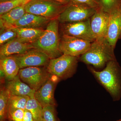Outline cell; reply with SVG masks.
Wrapping results in <instances>:
<instances>
[{"label":"cell","mask_w":121,"mask_h":121,"mask_svg":"<svg viewBox=\"0 0 121 121\" xmlns=\"http://www.w3.org/2000/svg\"><path fill=\"white\" fill-rule=\"evenodd\" d=\"M51 20L43 17L26 12L16 23L14 27L41 29L47 25Z\"/></svg>","instance_id":"ac0fdd59"},{"label":"cell","mask_w":121,"mask_h":121,"mask_svg":"<svg viewBox=\"0 0 121 121\" xmlns=\"http://www.w3.org/2000/svg\"><path fill=\"white\" fill-rule=\"evenodd\" d=\"M59 24L58 17L51 20L43 35L32 44L35 48L43 52L50 59L57 58L63 55L60 48Z\"/></svg>","instance_id":"7a4b0ae2"},{"label":"cell","mask_w":121,"mask_h":121,"mask_svg":"<svg viewBox=\"0 0 121 121\" xmlns=\"http://www.w3.org/2000/svg\"><path fill=\"white\" fill-rule=\"evenodd\" d=\"M114 50L105 38L95 39L79 60L96 68H102L110 61L116 60Z\"/></svg>","instance_id":"3957f363"},{"label":"cell","mask_w":121,"mask_h":121,"mask_svg":"<svg viewBox=\"0 0 121 121\" xmlns=\"http://www.w3.org/2000/svg\"><path fill=\"white\" fill-rule=\"evenodd\" d=\"M43 108L35 97L30 98L27 102L26 109L32 114L34 121H43Z\"/></svg>","instance_id":"ffe728a7"},{"label":"cell","mask_w":121,"mask_h":121,"mask_svg":"<svg viewBox=\"0 0 121 121\" xmlns=\"http://www.w3.org/2000/svg\"><path fill=\"white\" fill-rule=\"evenodd\" d=\"M17 34L12 28L7 29L0 33V46L16 39Z\"/></svg>","instance_id":"d4e9b609"},{"label":"cell","mask_w":121,"mask_h":121,"mask_svg":"<svg viewBox=\"0 0 121 121\" xmlns=\"http://www.w3.org/2000/svg\"><path fill=\"white\" fill-rule=\"evenodd\" d=\"M89 70L114 101L121 99V68L116 60L109 62L101 71L95 70L91 67Z\"/></svg>","instance_id":"6da1fadb"},{"label":"cell","mask_w":121,"mask_h":121,"mask_svg":"<svg viewBox=\"0 0 121 121\" xmlns=\"http://www.w3.org/2000/svg\"><path fill=\"white\" fill-rule=\"evenodd\" d=\"M96 10L85 5L69 3L58 19L60 23L81 22L91 19Z\"/></svg>","instance_id":"8992f818"},{"label":"cell","mask_w":121,"mask_h":121,"mask_svg":"<svg viewBox=\"0 0 121 121\" xmlns=\"http://www.w3.org/2000/svg\"><path fill=\"white\" fill-rule=\"evenodd\" d=\"M121 121V119H119V120H118V121Z\"/></svg>","instance_id":"1f68e13d"},{"label":"cell","mask_w":121,"mask_h":121,"mask_svg":"<svg viewBox=\"0 0 121 121\" xmlns=\"http://www.w3.org/2000/svg\"><path fill=\"white\" fill-rule=\"evenodd\" d=\"M58 3L63 4H67L70 3V0H52Z\"/></svg>","instance_id":"f546056e"},{"label":"cell","mask_w":121,"mask_h":121,"mask_svg":"<svg viewBox=\"0 0 121 121\" xmlns=\"http://www.w3.org/2000/svg\"><path fill=\"white\" fill-rule=\"evenodd\" d=\"M99 9L110 14L121 12V0H99Z\"/></svg>","instance_id":"7402d4cb"},{"label":"cell","mask_w":121,"mask_h":121,"mask_svg":"<svg viewBox=\"0 0 121 121\" xmlns=\"http://www.w3.org/2000/svg\"><path fill=\"white\" fill-rule=\"evenodd\" d=\"M33 48L32 44L24 43L16 39L0 46V58L14 55L23 54Z\"/></svg>","instance_id":"9a60e30c"},{"label":"cell","mask_w":121,"mask_h":121,"mask_svg":"<svg viewBox=\"0 0 121 121\" xmlns=\"http://www.w3.org/2000/svg\"><path fill=\"white\" fill-rule=\"evenodd\" d=\"M5 87L10 95H27L30 98L35 97L36 91L21 80L18 75L13 80L7 81Z\"/></svg>","instance_id":"e0dca14e"},{"label":"cell","mask_w":121,"mask_h":121,"mask_svg":"<svg viewBox=\"0 0 121 121\" xmlns=\"http://www.w3.org/2000/svg\"><path fill=\"white\" fill-rule=\"evenodd\" d=\"M27 95H10L9 102V108L26 109L27 102L30 99Z\"/></svg>","instance_id":"603a6c76"},{"label":"cell","mask_w":121,"mask_h":121,"mask_svg":"<svg viewBox=\"0 0 121 121\" xmlns=\"http://www.w3.org/2000/svg\"><path fill=\"white\" fill-rule=\"evenodd\" d=\"M25 5L16 7L0 16L1 32L7 29L14 27L16 23L26 13Z\"/></svg>","instance_id":"2e32d148"},{"label":"cell","mask_w":121,"mask_h":121,"mask_svg":"<svg viewBox=\"0 0 121 121\" xmlns=\"http://www.w3.org/2000/svg\"><path fill=\"white\" fill-rule=\"evenodd\" d=\"M11 0H0V2H5V1H9Z\"/></svg>","instance_id":"4dcf8cb0"},{"label":"cell","mask_w":121,"mask_h":121,"mask_svg":"<svg viewBox=\"0 0 121 121\" xmlns=\"http://www.w3.org/2000/svg\"><path fill=\"white\" fill-rule=\"evenodd\" d=\"M109 14L98 9L90 19L91 30L95 39L105 38Z\"/></svg>","instance_id":"7c38bea8"},{"label":"cell","mask_w":121,"mask_h":121,"mask_svg":"<svg viewBox=\"0 0 121 121\" xmlns=\"http://www.w3.org/2000/svg\"><path fill=\"white\" fill-rule=\"evenodd\" d=\"M121 35V12L109 15L105 39L114 48L118 39Z\"/></svg>","instance_id":"4fadbf2b"},{"label":"cell","mask_w":121,"mask_h":121,"mask_svg":"<svg viewBox=\"0 0 121 121\" xmlns=\"http://www.w3.org/2000/svg\"><path fill=\"white\" fill-rule=\"evenodd\" d=\"M10 94L6 87L0 91V121H5L8 118L9 102Z\"/></svg>","instance_id":"44dd1931"},{"label":"cell","mask_w":121,"mask_h":121,"mask_svg":"<svg viewBox=\"0 0 121 121\" xmlns=\"http://www.w3.org/2000/svg\"><path fill=\"white\" fill-rule=\"evenodd\" d=\"M24 110L22 109L9 108L8 118L9 121H23Z\"/></svg>","instance_id":"4316f807"},{"label":"cell","mask_w":121,"mask_h":121,"mask_svg":"<svg viewBox=\"0 0 121 121\" xmlns=\"http://www.w3.org/2000/svg\"><path fill=\"white\" fill-rule=\"evenodd\" d=\"M13 55L20 69L30 67H47L50 60L46 54L36 48H33L23 54Z\"/></svg>","instance_id":"30bf717a"},{"label":"cell","mask_w":121,"mask_h":121,"mask_svg":"<svg viewBox=\"0 0 121 121\" xmlns=\"http://www.w3.org/2000/svg\"><path fill=\"white\" fill-rule=\"evenodd\" d=\"M28 1L27 0H11L0 2V16L16 7L26 4Z\"/></svg>","instance_id":"cb8c5ba5"},{"label":"cell","mask_w":121,"mask_h":121,"mask_svg":"<svg viewBox=\"0 0 121 121\" xmlns=\"http://www.w3.org/2000/svg\"><path fill=\"white\" fill-rule=\"evenodd\" d=\"M60 81L58 78L51 75L48 79L37 90L35 94V99L43 108L48 106L56 105L54 92L57 83Z\"/></svg>","instance_id":"8fae6325"},{"label":"cell","mask_w":121,"mask_h":121,"mask_svg":"<svg viewBox=\"0 0 121 121\" xmlns=\"http://www.w3.org/2000/svg\"><path fill=\"white\" fill-rule=\"evenodd\" d=\"M20 68L13 55L5 56L0 59L1 79L7 81L13 80L18 75Z\"/></svg>","instance_id":"5bb4252c"},{"label":"cell","mask_w":121,"mask_h":121,"mask_svg":"<svg viewBox=\"0 0 121 121\" xmlns=\"http://www.w3.org/2000/svg\"><path fill=\"white\" fill-rule=\"evenodd\" d=\"M18 76L23 82L36 91L47 82L51 75L45 67H30L20 69Z\"/></svg>","instance_id":"52a82bcc"},{"label":"cell","mask_w":121,"mask_h":121,"mask_svg":"<svg viewBox=\"0 0 121 121\" xmlns=\"http://www.w3.org/2000/svg\"><path fill=\"white\" fill-rule=\"evenodd\" d=\"M62 35L73 36L91 43L95 40L91 27L90 19L81 22L60 23Z\"/></svg>","instance_id":"ba28073f"},{"label":"cell","mask_w":121,"mask_h":121,"mask_svg":"<svg viewBox=\"0 0 121 121\" xmlns=\"http://www.w3.org/2000/svg\"><path fill=\"white\" fill-rule=\"evenodd\" d=\"M12 28L17 33V39L24 43L32 44L37 41L45 30L40 28L16 27Z\"/></svg>","instance_id":"d6986e66"},{"label":"cell","mask_w":121,"mask_h":121,"mask_svg":"<svg viewBox=\"0 0 121 121\" xmlns=\"http://www.w3.org/2000/svg\"><path fill=\"white\" fill-rule=\"evenodd\" d=\"M91 43L73 36L62 35L60 48L63 54L79 57L89 50Z\"/></svg>","instance_id":"9c48e42d"},{"label":"cell","mask_w":121,"mask_h":121,"mask_svg":"<svg viewBox=\"0 0 121 121\" xmlns=\"http://www.w3.org/2000/svg\"><path fill=\"white\" fill-rule=\"evenodd\" d=\"M23 121H34L32 114L29 111L25 109Z\"/></svg>","instance_id":"f1b7e54d"},{"label":"cell","mask_w":121,"mask_h":121,"mask_svg":"<svg viewBox=\"0 0 121 121\" xmlns=\"http://www.w3.org/2000/svg\"><path fill=\"white\" fill-rule=\"evenodd\" d=\"M70 3L85 5L96 9L99 8V0H70Z\"/></svg>","instance_id":"83f0119b"},{"label":"cell","mask_w":121,"mask_h":121,"mask_svg":"<svg viewBox=\"0 0 121 121\" xmlns=\"http://www.w3.org/2000/svg\"><path fill=\"white\" fill-rule=\"evenodd\" d=\"M79 58L63 54L57 58L50 59L47 67V71L60 80H66L75 73Z\"/></svg>","instance_id":"277c9868"},{"label":"cell","mask_w":121,"mask_h":121,"mask_svg":"<svg viewBox=\"0 0 121 121\" xmlns=\"http://www.w3.org/2000/svg\"><path fill=\"white\" fill-rule=\"evenodd\" d=\"M55 107V106H48L43 107V121H57Z\"/></svg>","instance_id":"484cf974"},{"label":"cell","mask_w":121,"mask_h":121,"mask_svg":"<svg viewBox=\"0 0 121 121\" xmlns=\"http://www.w3.org/2000/svg\"><path fill=\"white\" fill-rule=\"evenodd\" d=\"M68 4L52 0H30L25 5L26 12L52 19L57 18Z\"/></svg>","instance_id":"5b68a950"},{"label":"cell","mask_w":121,"mask_h":121,"mask_svg":"<svg viewBox=\"0 0 121 121\" xmlns=\"http://www.w3.org/2000/svg\"><path fill=\"white\" fill-rule=\"evenodd\" d=\"M28 0V1H29L30 0Z\"/></svg>","instance_id":"d6a6232c"}]
</instances>
